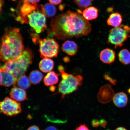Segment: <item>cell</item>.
I'll use <instances>...</instances> for the list:
<instances>
[{"label": "cell", "mask_w": 130, "mask_h": 130, "mask_svg": "<svg viewBox=\"0 0 130 130\" xmlns=\"http://www.w3.org/2000/svg\"><path fill=\"white\" fill-rule=\"evenodd\" d=\"M4 4L3 0H0V16H1L2 11V7Z\"/></svg>", "instance_id": "obj_33"}, {"label": "cell", "mask_w": 130, "mask_h": 130, "mask_svg": "<svg viewBox=\"0 0 130 130\" xmlns=\"http://www.w3.org/2000/svg\"><path fill=\"white\" fill-rule=\"evenodd\" d=\"M34 58L31 50L28 48H26L19 57L6 62L2 67L12 73L17 80L19 77L25 74L31 64Z\"/></svg>", "instance_id": "obj_4"}, {"label": "cell", "mask_w": 130, "mask_h": 130, "mask_svg": "<svg viewBox=\"0 0 130 130\" xmlns=\"http://www.w3.org/2000/svg\"><path fill=\"white\" fill-rule=\"evenodd\" d=\"M1 64L0 63V86L2 85V73L1 71Z\"/></svg>", "instance_id": "obj_32"}, {"label": "cell", "mask_w": 130, "mask_h": 130, "mask_svg": "<svg viewBox=\"0 0 130 130\" xmlns=\"http://www.w3.org/2000/svg\"><path fill=\"white\" fill-rule=\"evenodd\" d=\"M41 7L42 11L46 17H53L56 14V8L51 3H47L44 5H41Z\"/></svg>", "instance_id": "obj_19"}, {"label": "cell", "mask_w": 130, "mask_h": 130, "mask_svg": "<svg viewBox=\"0 0 130 130\" xmlns=\"http://www.w3.org/2000/svg\"><path fill=\"white\" fill-rule=\"evenodd\" d=\"M78 45L72 41L67 40L63 44L62 46V51L70 56L75 55L78 51Z\"/></svg>", "instance_id": "obj_13"}, {"label": "cell", "mask_w": 130, "mask_h": 130, "mask_svg": "<svg viewBox=\"0 0 130 130\" xmlns=\"http://www.w3.org/2000/svg\"><path fill=\"white\" fill-rule=\"evenodd\" d=\"M92 125L94 127H98L100 125V122L97 119H94L92 121Z\"/></svg>", "instance_id": "obj_27"}, {"label": "cell", "mask_w": 130, "mask_h": 130, "mask_svg": "<svg viewBox=\"0 0 130 130\" xmlns=\"http://www.w3.org/2000/svg\"><path fill=\"white\" fill-rule=\"evenodd\" d=\"M115 95V92L111 86L107 84L101 87L97 98L100 103L107 104L112 101Z\"/></svg>", "instance_id": "obj_9"}, {"label": "cell", "mask_w": 130, "mask_h": 130, "mask_svg": "<svg viewBox=\"0 0 130 130\" xmlns=\"http://www.w3.org/2000/svg\"><path fill=\"white\" fill-rule=\"evenodd\" d=\"M98 15V10L94 6L86 8L83 12V16L87 21L96 19Z\"/></svg>", "instance_id": "obj_15"}, {"label": "cell", "mask_w": 130, "mask_h": 130, "mask_svg": "<svg viewBox=\"0 0 130 130\" xmlns=\"http://www.w3.org/2000/svg\"><path fill=\"white\" fill-rule=\"evenodd\" d=\"M54 65V62L52 60L45 58L40 61L39 67L42 72L46 73L50 72L53 69Z\"/></svg>", "instance_id": "obj_17"}, {"label": "cell", "mask_w": 130, "mask_h": 130, "mask_svg": "<svg viewBox=\"0 0 130 130\" xmlns=\"http://www.w3.org/2000/svg\"><path fill=\"white\" fill-rule=\"evenodd\" d=\"M22 111L21 104L9 97L0 102V113L12 117L19 114Z\"/></svg>", "instance_id": "obj_8"}, {"label": "cell", "mask_w": 130, "mask_h": 130, "mask_svg": "<svg viewBox=\"0 0 130 130\" xmlns=\"http://www.w3.org/2000/svg\"><path fill=\"white\" fill-rule=\"evenodd\" d=\"M50 91H51L54 92L55 90V88L54 87L52 86L51 87H50Z\"/></svg>", "instance_id": "obj_37"}, {"label": "cell", "mask_w": 130, "mask_h": 130, "mask_svg": "<svg viewBox=\"0 0 130 130\" xmlns=\"http://www.w3.org/2000/svg\"><path fill=\"white\" fill-rule=\"evenodd\" d=\"M27 130H40V129L38 126L33 125L30 127Z\"/></svg>", "instance_id": "obj_31"}, {"label": "cell", "mask_w": 130, "mask_h": 130, "mask_svg": "<svg viewBox=\"0 0 130 130\" xmlns=\"http://www.w3.org/2000/svg\"><path fill=\"white\" fill-rule=\"evenodd\" d=\"M11 98L17 102H22L27 100L26 92L24 89L14 87L10 92Z\"/></svg>", "instance_id": "obj_12"}, {"label": "cell", "mask_w": 130, "mask_h": 130, "mask_svg": "<svg viewBox=\"0 0 130 130\" xmlns=\"http://www.w3.org/2000/svg\"><path fill=\"white\" fill-rule=\"evenodd\" d=\"M115 105L118 108L126 106L128 102L127 95L124 92H120L116 93L113 99Z\"/></svg>", "instance_id": "obj_14"}, {"label": "cell", "mask_w": 130, "mask_h": 130, "mask_svg": "<svg viewBox=\"0 0 130 130\" xmlns=\"http://www.w3.org/2000/svg\"><path fill=\"white\" fill-rule=\"evenodd\" d=\"M130 32V27L127 25H122L114 27L110 30L107 42L115 45L117 48L123 46L127 40L128 34Z\"/></svg>", "instance_id": "obj_7"}, {"label": "cell", "mask_w": 130, "mask_h": 130, "mask_svg": "<svg viewBox=\"0 0 130 130\" xmlns=\"http://www.w3.org/2000/svg\"><path fill=\"white\" fill-rule=\"evenodd\" d=\"M100 125L102 127H105L106 126L107 123L106 120L104 119H102L100 120Z\"/></svg>", "instance_id": "obj_30"}, {"label": "cell", "mask_w": 130, "mask_h": 130, "mask_svg": "<svg viewBox=\"0 0 130 130\" xmlns=\"http://www.w3.org/2000/svg\"><path fill=\"white\" fill-rule=\"evenodd\" d=\"M115 130H127L126 128L123 127H119L116 128Z\"/></svg>", "instance_id": "obj_36"}, {"label": "cell", "mask_w": 130, "mask_h": 130, "mask_svg": "<svg viewBox=\"0 0 130 130\" xmlns=\"http://www.w3.org/2000/svg\"><path fill=\"white\" fill-rule=\"evenodd\" d=\"M50 27L53 35L59 40L85 36L92 30L88 21L79 13L71 11L54 18Z\"/></svg>", "instance_id": "obj_1"}, {"label": "cell", "mask_w": 130, "mask_h": 130, "mask_svg": "<svg viewBox=\"0 0 130 130\" xmlns=\"http://www.w3.org/2000/svg\"><path fill=\"white\" fill-rule=\"evenodd\" d=\"M24 49L20 30L15 27L6 29L0 40V60L6 62L19 57Z\"/></svg>", "instance_id": "obj_2"}, {"label": "cell", "mask_w": 130, "mask_h": 130, "mask_svg": "<svg viewBox=\"0 0 130 130\" xmlns=\"http://www.w3.org/2000/svg\"><path fill=\"white\" fill-rule=\"evenodd\" d=\"M122 21V17L121 14L118 12L110 14L107 21V23L109 25L116 27L121 25Z\"/></svg>", "instance_id": "obj_16"}, {"label": "cell", "mask_w": 130, "mask_h": 130, "mask_svg": "<svg viewBox=\"0 0 130 130\" xmlns=\"http://www.w3.org/2000/svg\"><path fill=\"white\" fill-rule=\"evenodd\" d=\"M51 4L53 5H58L60 4L62 0H48Z\"/></svg>", "instance_id": "obj_28"}, {"label": "cell", "mask_w": 130, "mask_h": 130, "mask_svg": "<svg viewBox=\"0 0 130 130\" xmlns=\"http://www.w3.org/2000/svg\"><path fill=\"white\" fill-rule=\"evenodd\" d=\"M113 8H108V12H109V11H110V12H111L113 10Z\"/></svg>", "instance_id": "obj_38"}, {"label": "cell", "mask_w": 130, "mask_h": 130, "mask_svg": "<svg viewBox=\"0 0 130 130\" xmlns=\"http://www.w3.org/2000/svg\"><path fill=\"white\" fill-rule=\"evenodd\" d=\"M128 92L130 95V88L128 89Z\"/></svg>", "instance_id": "obj_39"}, {"label": "cell", "mask_w": 130, "mask_h": 130, "mask_svg": "<svg viewBox=\"0 0 130 130\" xmlns=\"http://www.w3.org/2000/svg\"><path fill=\"white\" fill-rule=\"evenodd\" d=\"M104 78L106 80H107L109 81L112 85H116V80L113 79V78L108 75L107 74L105 75L104 76Z\"/></svg>", "instance_id": "obj_25"}, {"label": "cell", "mask_w": 130, "mask_h": 130, "mask_svg": "<svg viewBox=\"0 0 130 130\" xmlns=\"http://www.w3.org/2000/svg\"><path fill=\"white\" fill-rule=\"evenodd\" d=\"M32 40L39 44L41 57L43 58L56 57L59 53V45L54 39H40L37 34H32Z\"/></svg>", "instance_id": "obj_5"}, {"label": "cell", "mask_w": 130, "mask_h": 130, "mask_svg": "<svg viewBox=\"0 0 130 130\" xmlns=\"http://www.w3.org/2000/svg\"><path fill=\"white\" fill-rule=\"evenodd\" d=\"M30 82L29 78L25 75H23L18 79L16 84L20 88L25 90L30 87Z\"/></svg>", "instance_id": "obj_21"}, {"label": "cell", "mask_w": 130, "mask_h": 130, "mask_svg": "<svg viewBox=\"0 0 130 130\" xmlns=\"http://www.w3.org/2000/svg\"><path fill=\"white\" fill-rule=\"evenodd\" d=\"M120 62L124 65L130 64V52L127 50L124 49L121 50L118 54Z\"/></svg>", "instance_id": "obj_20"}, {"label": "cell", "mask_w": 130, "mask_h": 130, "mask_svg": "<svg viewBox=\"0 0 130 130\" xmlns=\"http://www.w3.org/2000/svg\"><path fill=\"white\" fill-rule=\"evenodd\" d=\"M24 2L32 4H37L39 2L40 0H23Z\"/></svg>", "instance_id": "obj_29"}, {"label": "cell", "mask_w": 130, "mask_h": 130, "mask_svg": "<svg viewBox=\"0 0 130 130\" xmlns=\"http://www.w3.org/2000/svg\"><path fill=\"white\" fill-rule=\"evenodd\" d=\"M115 52L111 49L107 48L102 50L100 54L101 60L104 63L110 64L112 63L115 59Z\"/></svg>", "instance_id": "obj_11"}, {"label": "cell", "mask_w": 130, "mask_h": 130, "mask_svg": "<svg viewBox=\"0 0 130 130\" xmlns=\"http://www.w3.org/2000/svg\"><path fill=\"white\" fill-rule=\"evenodd\" d=\"M58 69L60 72L62 73L64 72V68L62 66H58Z\"/></svg>", "instance_id": "obj_35"}, {"label": "cell", "mask_w": 130, "mask_h": 130, "mask_svg": "<svg viewBox=\"0 0 130 130\" xmlns=\"http://www.w3.org/2000/svg\"><path fill=\"white\" fill-rule=\"evenodd\" d=\"M83 78L80 75L76 76L69 74L66 78L62 79L58 87V93L62 95V100L65 96L73 93L77 90L79 86L82 85Z\"/></svg>", "instance_id": "obj_6"}, {"label": "cell", "mask_w": 130, "mask_h": 130, "mask_svg": "<svg viewBox=\"0 0 130 130\" xmlns=\"http://www.w3.org/2000/svg\"><path fill=\"white\" fill-rule=\"evenodd\" d=\"M44 117L46 119V121L52 123H61L66 122V121H62L58 119L55 118L53 116L45 115Z\"/></svg>", "instance_id": "obj_24"}, {"label": "cell", "mask_w": 130, "mask_h": 130, "mask_svg": "<svg viewBox=\"0 0 130 130\" xmlns=\"http://www.w3.org/2000/svg\"><path fill=\"white\" fill-rule=\"evenodd\" d=\"M18 21L29 24L36 32L40 33L47 28L46 16L42 10L41 6L32 4L30 9L25 14L17 18Z\"/></svg>", "instance_id": "obj_3"}, {"label": "cell", "mask_w": 130, "mask_h": 130, "mask_svg": "<svg viewBox=\"0 0 130 130\" xmlns=\"http://www.w3.org/2000/svg\"><path fill=\"white\" fill-rule=\"evenodd\" d=\"M1 70L2 73V85L6 87L12 85L16 87L17 79L14 75L2 66Z\"/></svg>", "instance_id": "obj_10"}, {"label": "cell", "mask_w": 130, "mask_h": 130, "mask_svg": "<svg viewBox=\"0 0 130 130\" xmlns=\"http://www.w3.org/2000/svg\"><path fill=\"white\" fill-rule=\"evenodd\" d=\"M59 74L54 71H50L45 76L44 79V83L47 86H52L57 84L59 80Z\"/></svg>", "instance_id": "obj_18"}, {"label": "cell", "mask_w": 130, "mask_h": 130, "mask_svg": "<svg viewBox=\"0 0 130 130\" xmlns=\"http://www.w3.org/2000/svg\"><path fill=\"white\" fill-rule=\"evenodd\" d=\"M107 130H110V129H107Z\"/></svg>", "instance_id": "obj_40"}, {"label": "cell", "mask_w": 130, "mask_h": 130, "mask_svg": "<svg viewBox=\"0 0 130 130\" xmlns=\"http://www.w3.org/2000/svg\"><path fill=\"white\" fill-rule=\"evenodd\" d=\"M75 130H90L85 124L80 125L76 128Z\"/></svg>", "instance_id": "obj_26"}, {"label": "cell", "mask_w": 130, "mask_h": 130, "mask_svg": "<svg viewBox=\"0 0 130 130\" xmlns=\"http://www.w3.org/2000/svg\"><path fill=\"white\" fill-rule=\"evenodd\" d=\"M43 130H58L54 126H51L48 127Z\"/></svg>", "instance_id": "obj_34"}, {"label": "cell", "mask_w": 130, "mask_h": 130, "mask_svg": "<svg viewBox=\"0 0 130 130\" xmlns=\"http://www.w3.org/2000/svg\"><path fill=\"white\" fill-rule=\"evenodd\" d=\"M74 2L79 9H86L91 5L94 0H73Z\"/></svg>", "instance_id": "obj_23"}, {"label": "cell", "mask_w": 130, "mask_h": 130, "mask_svg": "<svg viewBox=\"0 0 130 130\" xmlns=\"http://www.w3.org/2000/svg\"><path fill=\"white\" fill-rule=\"evenodd\" d=\"M43 77V74L38 70L32 71L29 76V79L30 82L34 85H36L40 83Z\"/></svg>", "instance_id": "obj_22"}]
</instances>
